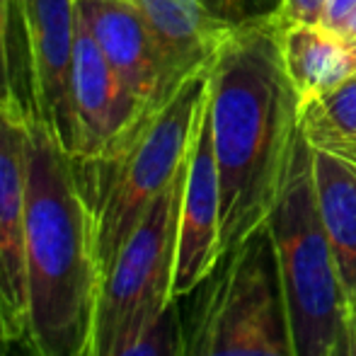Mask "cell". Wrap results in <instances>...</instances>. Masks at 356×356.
Wrapping results in <instances>:
<instances>
[{
	"label": "cell",
	"instance_id": "6da1fadb",
	"mask_svg": "<svg viewBox=\"0 0 356 356\" xmlns=\"http://www.w3.org/2000/svg\"><path fill=\"white\" fill-rule=\"evenodd\" d=\"M272 13L235 24L209 78V117L220 182V250L267 223L282 189L300 99L284 68Z\"/></svg>",
	"mask_w": 356,
	"mask_h": 356
},
{
	"label": "cell",
	"instance_id": "7a4b0ae2",
	"mask_svg": "<svg viewBox=\"0 0 356 356\" xmlns=\"http://www.w3.org/2000/svg\"><path fill=\"white\" fill-rule=\"evenodd\" d=\"M27 342L32 356H92L99 274L73 158L27 114Z\"/></svg>",
	"mask_w": 356,
	"mask_h": 356
},
{
	"label": "cell",
	"instance_id": "3957f363",
	"mask_svg": "<svg viewBox=\"0 0 356 356\" xmlns=\"http://www.w3.org/2000/svg\"><path fill=\"white\" fill-rule=\"evenodd\" d=\"M209 78L211 66L194 73L172 99L145 114L104 158L92 163L73 160L92 213L102 282L150 204L187 163L209 99Z\"/></svg>",
	"mask_w": 356,
	"mask_h": 356
},
{
	"label": "cell",
	"instance_id": "277c9868",
	"mask_svg": "<svg viewBox=\"0 0 356 356\" xmlns=\"http://www.w3.org/2000/svg\"><path fill=\"white\" fill-rule=\"evenodd\" d=\"M286 318L298 356H325L349 315V303L325 233L313 172V143L298 129L279 197L267 218Z\"/></svg>",
	"mask_w": 356,
	"mask_h": 356
},
{
	"label": "cell",
	"instance_id": "5b68a950",
	"mask_svg": "<svg viewBox=\"0 0 356 356\" xmlns=\"http://www.w3.org/2000/svg\"><path fill=\"white\" fill-rule=\"evenodd\" d=\"M177 303L182 356H298L267 223Z\"/></svg>",
	"mask_w": 356,
	"mask_h": 356
},
{
	"label": "cell",
	"instance_id": "8992f818",
	"mask_svg": "<svg viewBox=\"0 0 356 356\" xmlns=\"http://www.w3.org/2000/svg\"><path fill=\"white\" fill-rule=\"evenodd\" d=\"M187 163L150 204L102 282L92 356H112L175 300V257Z\"/></svg>",
	"mask_w": 356,
	"mask_h": 356
},
{
	"label": "cell",
	"instance_id": "52a82bcc",
	"mask_svg": "<svg viewBox=\"0 0 356 356\" xmlns=\"http://www.w3.org/2000/svg\"><path fill=\"white\" fill-rule=\"evenodd\" d=\"M27 49V114L73 150V54L78 34L75 0H13Z\"/></svg>",
	"mask_w": 356,
	"mask_h": 356
},
{
	"label": "cell",
	"instance_id": "ba28073f",
	"mask_svg": "<svg viewBox=\"0 0 356 356\" xmlns=\"http://www.w3.org/2000/svg\"><path fill=\"white\" fill-rule=\"evenodd\" d=\"M71 95L75 131L71 158L75 163L104 158L148 114L119 80L80 17L75 34Z\"/></svg>",
	"mask_w": 356,
	"mask_h": 356
},
{
	"label": "cell",
	"instance_id": "9c48e42d",
	"mask_svg": "<svg viewBox=\"0 0 356 356\" xmlns=\"http://www.w3.org/2000/svg\"><path fill=\"white\" fill-rule=\"evenodd\" d=\"M27 114L0 109V323L27 337Z\"/></svg>",
	"mask_w": 356,
	"mask_h": 356
},
{
	"label": "cell",
	"instance_id": "30bf717a",
	"mask_svg": "<svg viewBox=\"0 0 356 356\" xmlns=\"http://www.w3.org/2000/svg\"><path fill=\"white\" fill-rule=\"evenodd\" d=\"M220 254H223L220 250V182L207 99L192 148H189L187 175H184L172 284L175 298H182L197 289L213 272Z\"/></svg>",
	"mask_w": 356,
	"mask_h": 356
},
{
	"label": "cell",
	"instance_id": "8fae6325",
	"mask_svg": "<svg viewBox=\"0 0 356 356\" xmlns=\"http://www.w3.org/2000/svg\"><path fill=\"white\" fill-rule=\"evenodd\" d=\"M75 10L109 66L145 112L172 99L175 90L168 83L158 44L131 0H75Z\"/></svg>",
	"mask_w": 356,
	"mask_h": 356
},
{
	"label": "cell",
	"instance_id": "7c38bea8",
	"mask_svg": "<svg viewBox=\"0 0 356 356\" xmlns=\"http://www.w3.org/2000/svg\"><path fill=\"white\" fill-rule=\"evenodd\" d=\"M143 15L170 88L177 92L194 73L211 66L218 49L235 29V19L218 15L204 0H131ZM243 22V19H240Z\"/></svg>",
	"mask_w": 356,
	"mask_h": 356
},
{
	"label": "cell",
	"instance_id": "4fadbf2b",
	"mask_svg": "<svg viewBox=\"0 0 356 356\" xmlns=\"http://www.w3.org/2000/svg\"><path fill=\"white\" fill-rule=\"evenodd\" d=\"M313 172L325 233L349 310L356 315V165L313 145Z\"/></svg>",
	"mask_w": 356,
	"mask_h": 356
},
{
	"label": "cell",
	"instance_id": "5bb4252c",
	"mask_svg": "<svg viewBox=\"0 0 356 356\" xmlns=\"http://www.w3.org/2000/svg\"><path fill=\"white\" fill-rule=\"evenodd\" d=\"M284 68L300 107L356 71V47L323 24H279Z\"/></svg>",
	"mask_w": 356,
	"mask_h": 356
},
{
	"label": "cell",
	"instance_id": "9a60e30c",
	"mask_svg": "<svg viewBox=\"0 0 356 356\" xmlns=\"http://www.w3.org/2000/svg\"><path fill=\"white\" fill-rule=\"evenodd\" d=\"M300 129L315 148L356 145V71L300 107Z\"/></svg>",
	"mask_w": 356,
	"mask_h": 356
},
{
	"label": "cell",
	"instance_id": "2e32d148",
	"mask_svg": "<svg viewBox=\"0 0 356 356\" xmlns=\"http://www.w3.org/2000/svg\"><path fill=\"white\" fill-rule=\"evenodd\" d=\"M112 356H182V315L177 298L134 342Z\"/></svg>",
	"mask_w": 356,
	"mask_h": 356
},
{
	"label": "cell",
	"instance_id": "e0dca14e",
	"mask_svg": "<svg viewBox=\"0 0 356 356\" xmlns=\"http://www.w3.org/2000/svg\"><path fill=\"white\" fill-rule=\"evenodd\" d=\"M8 29L10 24L0 15V109L13 114H27V109L19 102V95L15 90L13 66H10V47H8Z\"/></svg>",
	"mask_w": 356,
	"mask_h": 356
},
{
	"label": "cell",
	"instance_id": "ac0fdd59",
	"mask_svg": "<svg viewBox=\"0 0 356 356\" xmlns=\"http://www.w3.org/2000/svg\"><path fill=\"white\" fill-rule=\"evenodd\" d=\"M327 0H279L274 17L279 24H323Z\"/></svg>",
	"mask_w": 356,
	"mask_h": 356
},
{
	"label": "cell",
	"instance_id": "d6986e66",
	"mask_svg": "<svg viewBox=\"0 0 356 356\" xmlns=\"http://www.w3.org/2000/svg\"><path fill=\"white\" fill-rule=\"evenodd\" d=\"M354 10H356V0H327L323 27L334 34H339L344 29V24H347V19L352 17Z\"/></svg>",
	"mask_w": 356,
	"mask_h": 356
},
{
	"label": "cell",
	"instance_id": "ffe728a7",
	"mask_svg": "<svg viewBox=\"0 0 356 356\" xmlns=\"http://www.w3.org/2000/svg\"><path fill=\"white\" fill-rule=\"evenodd\" d=\"M325 356H356V315L352 310H349L347 323L339 330L337 339H334Z\"/></svg>",
	"mask_w": 356,
	"mask_h": 356
},
{
	"label": "cell",
	"instance_id": "44dd1931",
	"mask_svg": "<svg viewBox=\"0 0 356 356\" xmlns=\"http://www.w3.org/2000/svg\"><path fill=\"white\" fill-rule=\"evenodd\" d=\"M204 3H207L209 8H213L218 15H223V17L240 22V19L252 15V8H250V5H252L254 0H204Z\"/></svg>",
	"mask_w": 356,
	"mask_h": 356
},
{
	"label": "cell",
	"instance_id": "7402d4cb",
	"mask_svg": "<svg viewBox=\"0 0 356 356\" xmlns=\"http://www.w3.org/2000/svg\"><path fill=\"white\" fill-rule=\"evenodd\" d=\"M0 356H32V352H29L24 339H13V342L0 349Z\"/></svg>",
	"mask_w": 356,
	"mask_h": 356
},
{
	"label": "cell",
	"instance_id": "603a6c76",
	"mask_svg": "<svg viewBox=\"0 0 356 356\" xmlns=\"http://www.w3.org/2000/svg\"><path fill=\"white\" fill-rule=\"evenodd\" d=\"M339 37H342L347 44H352V47H356V10L352 13V17L347 19V24H344V29L339 32Z\"/></svg>",
	"mask_w": 356,
	"mask_h": 356
},
{
	"label": "cell",
	"instance_id": "cb8c5ba5",
	"mask_svg": "<svg viewBox=\"0 0 356 356\" xmlns=\"http://www.w3.org/2000/svg\"><path fill=\"white\" fill-rule=\"evenodd\" d=\"M330 153H332V150H330ZM334 155H339V158L356 165V145H347V148H342V150H334Z\"/></svg>",
	"mask_w": 356,
	"mask_h": 356
},
{
	"label": "cell",
	"instance_id": "d4e9b609",
	"mask_svg": "<svg viewBox=\"0 0 356 356\" xmlns=\"http://www.w3.org/2000/svg\"><path fill=\"white\" fill-rule=\"evenodd\" d=\"M0 15H3V19L10 24V17H13V0H0Z\"/></svg>",
	"mask_w": 356,
	"mask_h": 356
},
{
	"label": "cell",
	"instance_id": "484cf974",
	"mask_svg": "<svg viewBox=\"0 0 356 356\" xmlns=\"http://www.w3.org/2000/svg\"><path fill=\"white\" fill-rule=\"evenodd\" d=\"M10 342H13V337H10L8 330H5V327H3V323H0V349H3L5 344H10Z\"/></svg>",
	"mask_w": 356,
	"mask_h": 356
}]
</instances>
